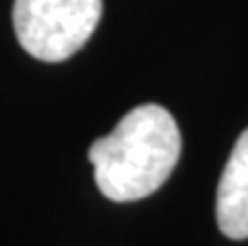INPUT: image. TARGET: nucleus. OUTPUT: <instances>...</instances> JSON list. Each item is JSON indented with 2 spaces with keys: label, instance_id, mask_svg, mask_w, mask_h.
<instances>
[{
  "label": "nucleus",
  "instance_id": "nucleus-1",
  "mask_svg": "<svg viewBox=\"0 0 248 246\" xmlns=\"http://www.w3.org/2000/svg\"><path fill=\"white\" fill-rule=\"evenodd\" d=\"M181 158V131L163 106L128 111L113 133L91 143L98 191L110 201H140L168 181Z\"/></svg>",
  "mask_w": 248,
  "mask_h": 246
},
{
  "label": "nucleus",
  "instance_id": "nucleus-2",
  "mask_svg": "<svg viewBox=\"0 0 248 246\" xmlns=\"http://www.w3.org/2000/svg\"><path fill=\"white\" fill-rule=\"evenodd\" d=\"M103 16V0H16L13 28L25 53L61 63L91 40Z\"/></svg>",
  "mask_w": 248,
  "mask_h": 246
},
{
  "label": "nucleus",
  "instance_id": "nucleus-3",
  "mask_svg": "<svg viewBox=\"0 0 248 246\" xmlns=\"http://www.w3.org/2000/svg\"><path fill=\"white\" fill-rule=\"evenodd\" d=\"M216 221L228 239H248V128L238 136L221 173Z\"/></svg>",
  "mask_w": 248,
  "mask_h": 246
}]
</instances>
